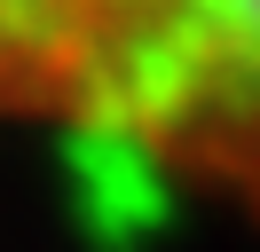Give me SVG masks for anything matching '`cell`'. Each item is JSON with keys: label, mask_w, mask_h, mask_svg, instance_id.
Here are the masks:
<instances>
[{"label": "cell", "mask_w": 260, "mask_h": 252, "mask_svg": "<svg viewBox=\"0 0 260 252\" xmlns=\"http://www.w3.org/2000/svg\"><path fill=\"white\" fill-rule=\"evenodd\" d=\"M0 118L260 205V0H0Z\"/></svg>", "instance_id": "obj_1"}]
</instances>
